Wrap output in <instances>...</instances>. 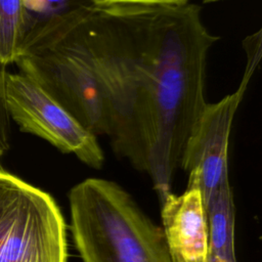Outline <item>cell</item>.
Listing matches in <instances>:
<instances>
[{
  "label": "cell",
  "mask_w": 262,
  "mask_h": 262,
  "mask_svg": "<svg viewBox=\"0 0 262 262\" xmlns=\"http://www.w3.org/2000/svg\"><path fill=\"white\" fill-rule=\"evenodd\" d=\"M161 206L162 229L172 262H208V227L200 190L171 192Z\"/></svg>",
  "instance_id": "obj_7"
},
{
  "label": "cell",
  "mask_w": 262,
  "mask_h": 262,
  "mask_svg": "<svg viewBox=\"0 0 262 262\" xmlns=\"http://www.w3.org/2000/svg\"><path fill=\"white\" fill-rule=\"evenodd\" d=\"M208 227L209 255L236 262L234 251L235 212L229 180L204 203Z\"/></svg>",
  "instance_id": "obj_8"
},
{
  "label": "cell",
  "mask_w": 262,
  "mask_h": 262,
  "mask_svg": "<svg viewBox=\"0 0 262 262\" xmlns=\"http://www.w3.org/2000/svg\"><path fill=\"white\" fill-rule=\"evenodd\" d=\"M14 63L94 135H107L99 87L85 63L43 21L31 24Z\"/></svg>",
  "instance_id": "obj_3"
},
{
  "label": "cell",
  "mask_w": 262,
  "mask_h": 262,
  "mask_svg": "<svg viewBox=\"0 0 262 262\" xmlns=\"http://www.w3.org/2000/svg\"><path fill=\"white\" fill-rule=\"evenodd\" d=\"M261 30L247 36L243 47L247 55L237 88L217 102H207L185 142L180 165L188 173L186 188L200 190L203 204L229 180L228 146L232 123L262 56Z\"/></svg>",
  "instance_id": "obj_5"
},
{
  "label": "cell",
  "mask_w": 262,
  "mask_h": 262,
  "mask_svg": "<svg viewBox=\"0 0 262 262\" xmlns=\"http://www.w3.org/2000/svg\"><path fill=\"white\" fill-rule=\"evenodd\" d=\"M204 2H207V3H210V2H217V1H220V0H203Z\"/></svg>",
  "instance_id": "obj_14"
},
{
  "label": "cell",
  "mask_w": 262,
  "mask_h": 262,
  "mask_svg": "<svg viewBox=\"0 0 262 262\" xmlns=\"http://www.w3.org/2000/svg\"><path fill=\"white\" fill-rule=\"evenodd\" d=\"M39 21L88 68L104 100L113 151L150 177L162 204L207 103V58L219 38L201 7L84 5Z\"/></svg>",
  "instance_id": "obj_1"
},
{
  "label": "cell",
  "mask_w": 262,
  "mask_h": 262,
  "mask_svg": "<svg viewBox=\"0 0 262 262\" xmlns=\"http://www.w3.org/2000/svg\"><path fill=\"white\" fill-rule=\"evenodd\" d=\"M29 15V26L75 10L84 5H91L88 0H24ZM29 28V27H28Z\"/></svg>",
  "instance_id": "obj_10"
},
{
  "label": "cell",
  "mask_w": 262,
  "mask_h": 262,
  "mask_svg": "<svg viewBox=\"0 0 262 262\" xmlns=\"http://www.w3.org/2000/svg\"><path fill=\"white\" fill-rule=\"evenodd\" d=\"M29 27L24 0H0V62L15 61Z\"/></svg>",
  "instance_id": "obj_9"
},
{
  "label": "cell",
  "mask_w": 262,
  "mask_h": 262,
  "mask_svg": "<svg viewBox=\"0 0 262 262\" xmlns=\"http://www.w3.org/2000/svg\"><path fill=\"white\" fill-rule=\"evenodd\" d=\"M69 204L83 262H172L163 229L118 183L87 178L71 188Z\"/></svg>",
  "instance_id": "obj_2"
},
{
  "label": "cell",
  "mask_w": 262,
  "mask_h": 262,
  "mask_svg": "<svg viewBox=\"0 0 262 262\" xmlns=\"http://www.w3.org/2000/svg\"><path fill=\"white\" fill-rule=\"evenodd\" d=\"M3 96L9 117L23 132L39 136L85 165L100 169L104 162L97 136L38 83L23 73L6 72Z\"/></svg>",
  "instance_id": "obj_6"
},
{
  "label": "cell",
  "mask_w": 262,
  "mask_h": 262,
  "mask_svg": "<svg viewBox=\"0 0 262 262\" xmlns=\"http://www.w3.org/2000/svg\"><path fill=\"white\" fill-rule=\"evenodd\" d=\"M208 262H230V261L225 260V259L220 258V257H217V256L209 255V257H208Z\"/></svg>",
  "instance_id": "obj_13"
},
{
  "label": "cell",
  "mask_w": 262,
  "mask_h": 262,
  "mask_svg": "<svg viewBox=\"0 0 262 262\" xmlns=\"http://www.w3.org/2000/svg\"><path fill=\"white\" fill-rule=\"evenodd\" d=\"M91 5L105 6V5H181L188 3L189 0H88Z\"/></svg>",
  "instance_id": "obj_12"
},
{
  "label": "cell",
  "mask_w": 262,
  "mask_h": 262,
  "mask_svg": "<svg viewBox=\"0 0 262 262\" xmlns=\"http://www.w3.org/2000/svg\"><path fill=\"white\" fill-rule=\"evenodd\" d=\"M2 154H3V149L0 147V157L2 156Z\"/></svg>",
  "instance_id": "obj_15"
},
{
  "label": "cell",
  "mask_w": 262,
  "mask_h": 262,
  "mask_svg": "<svg viewBox=\"0 0 262 262\" xmlns=\"http://www.w3.org/2000/svg\"><path fill=\"white\" fill-rule=\"evenodd\" d=\"M0 262H68L67 225L53 198L1 169Z\"/></svg>",
  "instance_id": "obj_4"
},
{
  "label": "cell",
  "mask_w": 262,
  "mask_h": 262,
  "mask_svg": "<svg viewBox=\"0 0 262 262\" xmlns=\"http://www.w3.org/2000/svg\"><path fill=\"white\" fill-rule=\"evenodd\" d=\"M6 66L0 62V147L4 150L9 132V114L3 96V81L6 74Z\"/></svg>",
  "instance_id": "obj_11"
}]
</instances>
